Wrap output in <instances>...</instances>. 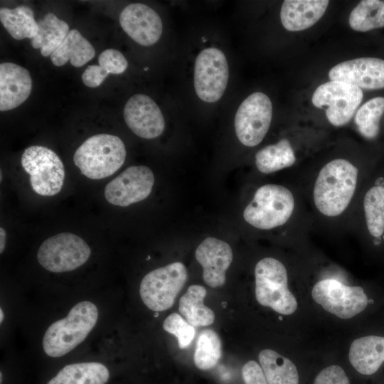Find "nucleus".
<instances>
[{
	"label": "nucleus",
	"mask_w": 384,
	"mask_h": 384,
	"mask_svg": "<svg viewBox=\"0 0 384 384\" xmlns=\"http://www.w3.org/2000/svg\"><path fill=\"white\" fill-rule=\"evenodd\" d=\"M361 180L358 166L341 156L327 161L312 172L302 174L297 184L313 225L335 230L349 229L359 198Z\"/></svg>",
	"instance_id": "1"
},
{
	"label": "nucleus",
	"mask_w": 384,
	"mask_h": 384,
	"mask_svg": "<svg viewBox=\"0 0 384 384\" xmlns=\"http://www.w3.org/2000/svg\"><path fill=\"white\" fill-rule=\"evenodd\" d=\"M247 223L260 230L290 228L299 235L308 233L312 219L297 183L292 187L267 183L258 187L243 210Z\"/></svg>",
	"instance_id": "2"
},
{
	"label": "nucleus",
	"mask_w": 384,
	"mask_h": 384,
	"mask_svg": "<svg viewBox=\"0 0 384 384\" xmlns=\"http://www.w3.org/2000/svg\"><path fill=\"white\" fill-rule=\"evenodd\" d=\"M98 315L97 307L90 301L75 304L67 316L53 322L46 331L42 341L46 354L58 358L70 352L87 338Z\"/></svg>",
	"instance_id": "3"
},
{
	"label": "nucleus",
	"mask_w": 384,
	"mask_h": 384,
	"mask_svg": "<svg viewBox=\"0 0 384 384\" xmlns=\"http://www.w3.org/2000/svg\"><path fill=\"white\" fill-rule=\"evenodd\" d=\"M126 149L117 136L98 134L87 139L75 151V164L86 177L98 180L115 173L124 164Z\"/></svg>",
	"instance_id": "4"
},
{
	"label": "nucleus",
	"mask_w": 384,
	"mask_h": 384,
	"mask_svg": "<svg viewBox=\"0 0 384 384\" xmlns=\"http://www.w3.org/2000/svg\"><path fill=\"white\" fill-rule=\"evenodd\" d=\"M255 298L263 306L283 315L297 309V302L288 287V272L279 260L267 257L255 267Z\"/></svg>",
	"instance_id": "5"
},
{
	"label": "nucleus",
	"mask_w": 384,
	"mask_h": 384,
	"mask_svg": "<svg viewBox=\"0 0 384 384\" xmlns=\"http://www.w3.org/2000/svg\"><path fill=\"white\" fill-rule=\"evenodd\" d=\"M187 270L179 262L169 264L147 273L139 286L143 303L154 311L170 309L187 280Z\"/></svg>",
	"instance_id": "6"
},
{
	"label": "nucleus",
	"mask_w": 384,
	"mask_h": 384,
	"mask_svg": "<svg viewBox=\"0 0 384 384\" xmlns=\"http://www.w3.org/2000/svg\"><path fill=\"white\" fill-rule=\"evenodd\" d=\"M21 162L30 176V184L37 194L52 196L63 186L65 168L60 157L43 146H31L22 154Z\"/></svg>",
	"instance_id": "7"
},
{
	"label": "nucleus",
	"mask_w": 384,
	"mask_h": 384,
	"mask_svg": "<svg viewBox=\"0 0 384 384\" xmlns=\"http://www.w3.org/2000/svg\"><path fill=\"white\" fill-rule=\"evenodd\" d=\"M90 254V247L80 236L71 233H61L42 242L37 252V260L46 270L60 273L81 267Z\"/></svg>",
	"instance_id": "8"
},
{
	"label": "nucleus",
	"mask_w": 384,
	"mask_h": 384,
	"mask_svg": "<svg viewBox=\"0 0 384 384\" xmlns=\"http://www.w3.org/2000/svg\"><path fill=\"white\" fill-rule=\"evenodd\" d=\"M311 296L324 310L343 319L360 314L368 304L361 287L346 285L334 278L318 281L312 287Z\"/></svg>",
	"instance_id": "9"
},
{
	"label": "nucleus",
	"mask_w": 384,
	"mask_h": 384,
	"mask_svg": "<svg viewBox=\"0 0 384 384\" xmlns=\"http://www.w3.org/2000/svg\"><path fill=\"white\" fill-rule=\"evenodd\" d=\"M363 97L362 90L355 85L329 81L315 90L311 101L316 107L325 109L330 124L341 127L351 121Z\"/></svg>",
	"instance_id": "10"
},
{
	"label": "nucleus",
	"mask_w": 384,
	"mask_h": 384,
	"mask_svg": "<svg viewBox=\"0 0 384 384\" xmlns=\"http://www.w3.org/2000/svg\"><path fill=\"white\" fill-rule=\"evenodd\" d=\"M272 105L269 97L256 92L245 98L235 117V130L239 141L246 146L258 145L266 136L272 121Z\"/></svg>",
	"instance_id": "11"
},
{
	"label": "nucleus",
	"mask_w": 384,
	"mask_h": 384,
	"mask_svg": "<svg viewBox=\"0 0 384 384\" xmlns=\"http://www.w3.org/2000/svg\"><path fill=\"white\" fill-rule=\"evenodd\" d=\"M229 68L225 54L217 48L202 50L194 67V88L198 97L206 102L218 101L226 89Z\"/></svg>",
	"instance_id": "12"
},
{
	"label": "nucleus",
	"mask_w": 384,
	"mask_h": 384,
	"mask_svg": "<svg viewBox=\"0 0 384 384\" xmlns=\"http://www.w3.org/2000/svg\"><path fill=\"white\" fill-rule=\"evenodd\" d=\"M154 183V176L149 167L129 166L106 185L105 197L112 205L126 207L146 198Z\"/></svg>",
	"instance_id": "13"
},
{
	"label": "nucleus",
	"mask_w": 384,
	"mask_h": 384,
	"mask_svg": "<svg viewBox=\"0 0 384 384\" xmlns=\"http://www.w3.org/2000/svg\"><path fill=\"white\" fill-rule=\"evenodd\" d=\"M123 116L132 132L144 139L156 138L165 128L160 108L151 97L144 94H136L127 100Z\"/></svg>",
	"instance_id": "14"
},
{
	"label": "nucleus",
	"mask_w": 384,
	"mask_h": 384,
	"mask_svg": "<svg viewBox=\"0 0 384 384\" xmlns=\"http://www.w3.org/2000/svg\"><path fill=\"white\" fill-rule=\"evenodd\" d=\"M331 81H338L366 90L384 88V60L359 58L343 61L329 72Z\"/></svg>",
	"instance_id": "15"
},
{
	"label": "nucleus",
	"mask_w": 384,
	"mask_h": 384,
	"mask_svg": "<svg viewBox=\"0 0 384 384\" xmlns=\"http://www.w3.org/2000/svg\"><path fill=\"white\" fill-rule=\"evenodd\" d=\"M119 23L132 40L144 46L156 43L163 31L162 21L159 14L142 3L127 6L119 15Z\"/></svg>",
	"instance_id": "16"
},
{
	"label": "nucleus",
	"mask_w": 384,
	"mask_h": 384,
	"mask_svg": "<svg viewBox=\"0 0 384 384\" xmlns=\"http://www.w3.org/2000/svg\"><path fill=\"white\" fill-rule=\"evenodd\" d=\"M195 256L203 268L206 284L215 288L225 283V272L233 260L232 249L227 242L208 237L198 246Z\"/></svg>",
	"instance_id": "17"
},
{
	"label": "nucleus",
	"mask_w": 384,
	"mask_h": 384,
	"mask_svg": "<svg viewBox=\"0 0 384 384\" xmlns=\"http://www.w3.org/2000/svg\"><path fill=\"white\" fill-rule=\"evenodd\" d=\"M32 89L29 71L17 64H0V110L14 109L23 103Z\"/></svg>",
	"instance_id": "18"
},
{
	"label": "nucleus",
	"mask_w": 384,
	"mask_h": 384,
	"mask_svg": "<svg viewBox=\"0 0 384 384\" xmlns=\"http://www.w3.org/2000/svg\"><path fill=\"white\" fill-rule=\"evenodd\" d=\"M329 4L328 0H285L280 10L282 24L289 31L305 30L323 16Z\"/></svg>",
	"instance_id": "19"
},
{
	"label": "nucleus",
	"mask_w": 384,
	"mask_h": 384,
	"mask_svg": "<svg viewBox=\"0 0 384 384\" xmlns=\"http://www.w3.org/2000/svg\"><path fill=\"white\" fill-rule=\"evenodd\" d=\"M348 359L359 374H375L384 363V336L370 335L355 339L350 346Z\"/></svg>",
	"instance_id": "20"
},
{
	"label": "nucleus",
	"mask_w": 384,
	"mask_h": 384,
	"mask_svg": "<svg viewBox=\"0 0 384 384\" xmlns=\"http://www.w3.org/2000/svg\"><path fill=\"white\" fill-rule=\"evenodd\" d=\"M361 208L366 231L378 244L381 238L384 239V177H377L373 185L365 191Z\"/></svg>",
	"instance_id": "21"
},
{
	"label": "nucleus",
	"mask_w": 384,
	"mask_h": 384,
	"mask_svg": "<svg viewBox=\"0 0 384 384\" xmlns=\"http://www.w3.org/2000/svg\"><path fill=\"white\" fill-rule=\"evenodd\" d=\"M257 169L262 174H271L296 165L297 157L294 147L287 138L260 149L255 156Z\"/></svg>",
	"instance_id": "22"
},
{
	"label": "nucleus",
	"mask_w": 384,
	"mask_h": 384,
	"mask_svg": "<svg viewBox=\"0 0 384 384\" xmlns=\"http://www.w3.org/2000/svg\"><path fill=\"white\" fill-rule=\"evenodd\" d=\"M95 55L92 44L79 31L72 29L50 57L55 66H62L70 60L73 66L80 68L92 60Z\"/></svg>",
	"instance_id": "23"
},
{
	"label": "nucleus",
	"mask_w": 384,
	"mask_h": 384,
	"mask_svg": "<svg viewBox=\"0 0 384 384\" xmlns=\"http://www.w3.org/2000/svg\"><path fill=\"white\" fill-rule=\"evenodd\" d=\"M109 378L102 363L83 362L65 366L47 384H105Z\"/></svg>",
	"instance_id": "24"
},
{
	"label": "nucleus",
	"mask_w": 384,
	"mask_h": 384,
	"mask_svg": "<svg viewBox=\"0 0 384 384\" xmlns=\"http://www.w3.org/2000/svg\"><path fill=\"white\" fill-rule=\"evenodd\" d=\"M258 359L268 384H300L298 369L288 358L274 350L264 349Z\"/></svg>",
	"instance_id": "25"
},
{
	"label": "nucleus",
	"mask_w": 384,
	"mask_h": 384,
	"mask_svg": "<svg viewBox=\"0 0 384 384\" xmlns=\"http://www.w3.org/2000/svg\"><path fill=\"white\" fill-rule=\"evenodd\" d=\"M206 292L204 287L193 284L180 299L178 311L193 326H209L215 321L213 311L203 304Z\"/></svg>",
	"instance_id": "26"
},
{
	"label": "nucleus",
	"mask_w": 384,
	"mask_h": 384,
	"mask_svg": "<svg viewBox=\"0 0 384 384\" xmlns=\"http://www.w3.org/2000/svg\"><path fill=\"white\" fill-rule=\"evenodd\" d=\"M38 26L37 35L32 38L31 45L35 49L40 48L44 57L50 55L70 31L68 24L53 13L46 14L39 20Z\"/></svg>",
	"instance_id": "27"
},
{
	"label": "nucleus",
	"mask_w": 384,
	"mask_h": 384,
	"mask_svg": "<svg viewBox=\"0 0 384 384\" xmlns=\"http://www.w3.org/2000/svg\"><path fill=\"white\" fill-rule=\"evenodd\" d=\"M0 20L8 33L16 40L33 38L38 33V22L33 11L26 6L14 9L1 8Z\"/></svg>",
	"instance_id": "28"
},
{
	"label": "nucleus",
	"mask_w": 384,
	"mask_h": 384,
	"mask_svg": "<svg viewBox=\"0 0 384 384\" xmlns=\"http://www.w3.org/2000/svg\"><path fill=\"white\" fill-rule=\"evenodd\" d=\"M349 25L360 32L384 27V1H361L351 12Z\"/></svg>",
	"instance_id": "29"
},
{
	"label": "nucleus",
	"mask_w": 384,
	"mask_h": 384,
	"mask_svg": "<svg viewBox=\"0 0 384 384\" xmlns=\"http://www.w3.org/2000/svg\"><path fill=\"white\" fill-rule=\"evenodd\" d=\"M384 112V97H377L364 103L356 112L354 122L359 134L366 139H375Z\"/></svg>",
	"instance_id": "30"
},
{
	"label": "nucleus",
	"mask_w": 384,
	"mask_h": 384,
	"mask_svg": "<svg viewBox=\"0 0 384 384\" xmlns=\"http://www.w3.org/2000/svg\"><path fill=\"white\" fill-rule=\"evenodd\" d=\"M221 353V341L218 334L212 329L202 331L194 353L196 366L203 370L213 368L220 358Z\"/></svg>",
	"instance_id": "31"
},
{
	"label": "nucleus",
	"mask_w": 384,
	"mask_h": 384,
	"mask_svg": "<svg viewBox=\"0 0 384 384\" xmlns=\"http://www.w3.org/2000/svg\"><path fill=\"white\" fill-rule=\"evenodd\" d=\"M163 329L177 338L180 348L188 347L196 334L194 326L177 313L171 314L166 318Z\"/></svg>",
	"instance_id": "32"
},
{
	"label": "nucleus",
	"mask_w": 384,
	"mask_h": 384,
	"mask_svg": "<svg viewBox=\"0 0 384 384\" xmlns=\"http://www.w3.org/2000/svg\"><path fill=\"white\" fill-rule=\"evenodd\" d=\"M98 63L108 74H121L128 66L123 54L113 48L106 49L98 57Z\"/></svg>",
	"instance_id": "33"
},
{
	"label": "nucleus",
	"mask_w": 384,
	"mask_h": 384,
	"mask_svg": "<svg viewBox=\"0 0 384 384\" xmlns=\"http://www.w3.org/2000/svg\"><path fill=\"white\" fill-rule=\"evenodd\" d=\"M312 384H351V382L341 366L332 364L319 371Z\"/></svg>",
	"instance_id": "34"
},
{
	"label": "nucleus",
	"mask_w": 384,
	"mask_h": 384,
	"mask_svg": "<svg viewBox=\"0 0 384 384\" xmlns=\"http://www.w3.org/2000/svg\"><path fill=\"white\" fill-rule=\"evenodd\" d=\"M242 377L245 384H268L261 366L255 361L242 366Z\"/></svg>",
	"instance_id": "35"
},
{
	"label": "nucleus",
	"mask_w": 384,
	"mask_h": 384,
	"mask_svg": "<svg viewBox=\"0 0 384 384\" xmlns=\"http://www.w3.org/2000/svg\"><path fill=\"white\" fill-rule=\"evenodd\" d=\"M108 73L100 65H88L82 75V82L88 87L95 88L100 86Z\"/></svg>",
	"instance_id": "36"
},
{
	"label": "nucleus",
	"mask_w": 384,
	"mask_h": 384,
	"mask_svg": "<svg viewBox=\"0 0 384 384\" xmlns=\"http://www.w3.org/2000/svg\"><path fill=\"white\" fill-rule=\"evenodd\" d=\"M6 232L2 227L0 228V253L4 251L6 243Z\"/></svg>",
	"instance_id": "37"
},
{
	"label": "nucleus",
	"mask_w": 384,
	"mask_h": 384,
	"mask_svg": "<svg viewBox=\"0 0 384 384\" xmlns=\"http://www.w3.org/2000/svg\"><path fill=\"white\" fill-rule=\"evenodd\" d=\"M0 314H1V316H0V319H1V323H2V321L4 319V314H3V311H2V309H1L0 310Z\"/></svg>",
	"instance_id": "38"
},
{
	"label": "nucleus",
	"mask_w": 384,
	"mask_h": 384,
	"mask_svg": "<svg viewBox=\"0 0 384 384\" xmlns=\"http://www.w3.org/2000/svg\"><path fill=\"white\" fill-rule=\"evenodd\" d=\"M0 377H1L0 381H1V382H2V373H1V374H0Z\"/></svg>",
	"instance_id": "39"
}]
</instances>
